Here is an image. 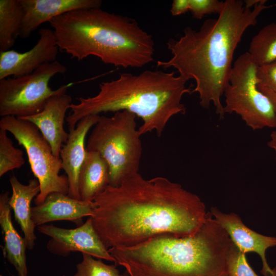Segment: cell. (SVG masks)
<instances>
[{"instance_id": "7c38bea8", "label": "cell", "mask_w": 276, "mask_h": 276, "mask_svg": "<svg viewBox=\"0 0 276 276\" xmlns=\"http://www.w3.org/2000/svg\"><path fill=\"white\" fill-rule=\"evenodd\" d=\"M210 212L240 251L245 254L254 252L259 255L263 265L261 273L264 276H276V269L269 267L266 258L267 248L276 246V237L266 236L251 230L234 213H223L214 207L211 208Z\"/></svg>"}, {"instance_id": "9a60e30c", "label": "cell", "mask_w": 276, "mask_h": 276, "mask_svg": "<svg viewBox=\"0 0 276 276\" xmlns=\"http://www.w3.org/2000/svg\"><path fill=\"white\" fill-rule=\"evenodd\" d=\"M99 114H91L80 120L74 129H69V136L60 150V158L62 169L65 171L69 183L68 195L80 200L78 190V178L87 150L85 145L86 135L97 123Z\"/></svg>"}, {"instance_id": "f1b7e54d", "label": "cell", "mask_w": 276, "mask_h": 276, "mask_svg": "<svg viewBox=\"0 0 276 276\" xmlns=\"http://www.w3.org/2000/svg\"><path fill=\"white\" fill-rule=\"evenodd\" d=\"M268 146L276 152V131H273L270 134V140L268 142Z\"/></svg>"}, {"instance_id": "277c9868", "label": "cell", "mask_w": 276, "mask_h": 276, "mask_svg": "<svg viewBox=\"0 0 276 276\" xmlns=\"http://www.w3.org/2000/svg\"><path fill=\"white\" fill-rule=\"evenodd\" d=\"M187 81L174 72L161 70L120 74L116 79L101 82L96 95L80 97L78 103L71 104L66 118L69 129L89 115L127 110L142 120L138 128L141 135L155 131L160 136L173 116L186 112L181 99L192 93L193 86L187 87Z\"/></svg>"}, {"instance_id": "30bf717a", "label": "cell", "mask_w": 276, "mask_h": 276, "mask_svg": "<svg viewBox=\"0 0 276 276\" xmlns=\"http://www.w3.org/2000/svg\"><path fill=\"white\" fill-rule=\"evenodd\" d=\"M37 231L50 237L47 248L53 254L66 257L71 252L80 251L94 258L115 262V259L109 254L96 231L91 217L75 228L43 224L38 226Z\"/></svg>"}, {"instance_id": "ba28073f", "label": "cell", "mask_w": 276, "mask_h": 276, "mask_svg": "<svg viewBox=\"0 0 276 276\" xmlns=\"http://www.w3.org/2000/svg\"><path fill=\"white\" fill-rule=\"evenodd\" d=\"M0 128L10 132L25 149L31 171L40 185L34 199L36 205L43 202L53 193L68 195L69 183L62 169L60 158L53 153L51 147L38 128L31 122L14 116L1 117Z\"/></svg>"}, {"instance_id": "2e32d148", "label": "cell", "mask_w": 276, "mask_h": 276, "mask_svg": "<svg viewBox=\"0 0 276 276\" xmlns=\"http://www.w3.org/2000/svg\"><path fill=\"white\" fill-rule=\"evenodd\" d=\"M93 201L74 199L60 193L49 194L41 204L31 208L32 220L35 226L54 221L66 220L77 225L83 224L82 218L93 215Z\"/></svg>"}, {"instance_id": "cb8c5ba5", "label": "cell", "mask_w": 276, "mask_h": 276, "mask_svg": "<svg viewBox=\"0 0 276 276\" xmlns=\"http://www.w3.org/2000/svg\"><path fill=\"white\" fill-rule=\"evenodd\" d=\"M189 11L193 18L198 19L206 15H219L224 6V2L218 0H189Z\"/></svg>"}, {"instance_id": "7a4b0ae2", "label": "cell", "mask_w": 276, "mask_h": 276, "mask_svg": "<svg viewBox=\"0 0 276 276\" xmlns=\"http://www.w3.org/2000/svg\"><path fill=\"white\" fill-rule=\"evenodd\" d=\"M261 0L247 9L241 0H226L217 18L205 20L199 30L187 27L178 39L170 38L167 48L172 57L159 60L157 66L173 67L179 75L194 80L193 93L199 95L200 104L209 108L213 103L220 119L225 116L221 98L233 68L235 51L246 29L255 26L261 12L272 6Z\"/></svg>"}, {"instance_id": "44dd1931", "label": "cell", "mask_w": 276, "mask_h": 276, "mask_svg": "<svg viewBox=\"0 0 276 276\" xmlns=\"http://www.w3.org/2000/svg\"><path fill=\"white\" fill-rule=\"evenodd\" d=\"M247 52L258 66L276 61V22L264 26L253 37Z\"/></svg>"}, {"instance_id": "5bb4252c", "label": "cell", "mask_w": 276, "mask_h": 276, "mask_svg": "<svg viewBox=\"0 0 276 276\" xmlns=\"http://www.w3.org/2000/svg\"><path fill=\"white\" fill-rule=\"evenodd\" d=\"M24 12L19 37H29L41 24L78 9L100 8V0H19Z\"/></svg>"}, {"instance_id": "83f0119b", "label": "cell", "mask_w": 276, "mask_h": 276, "mask_svg": "<svg viewBox=\"0 0 276 276\" xmlns=\"http://www.w3.org/2000/svg\"><path fill=\"white\" fill-rule=\"evenodd\" d=\"M258 88L270 99L272 103L276 114V93L264 87L258 85Z\"/></svg>"}, {"instance_id": "8992f818", "label": "cell", "mask_w": 276, "mask_h": 276, "mask_svg": "<svg viewBox=\"0 0 276 276\" xmlns=\"http://www.w3.org/2000/svg\"><path fill=\"white\" fill-rule=\"evenodd\" d=\"M136 118L127 110L100 116L88 136L86 150L98 152L107 162L111 186L139 173L143 147Z\"/></svg>"}, {"instance_id": "9c48e42d", "label": "cell", "mask_w": 276, "mask_h": 276, "mask_svg": "<svg viewBox=\"0 0 276 276\" xmlns=\"http://www.w3.org/2000/svg\"><path fill=\"white\" fill-rule=\"evenodd\" d=\"M66 71V66L56 61L43 64L30 74L0 80V116L21 118L40 112L52 96L66 93L74 84L63 85L55 90L49 86L52 77Z\"/></svg>"}, {"instance_id": "d6986e66", "label": "cell", "mask_w": 276, "mask_h": 276, "mask_svg": "<svg viewBox=\"0 0 276 276\" xmlns=\"http://www.w3.org/2000/svg\"><path fill=\"white\" fill-rule=\"evenodd\" d=\"M109 183V169L107 162L98 152L87 151L78 178L80 200L93 201Z\"/></svg>"}, {"instance_id": "ac0fdd59", "label": "cell", "mask_w": 276, "mask_h": 276, "mask_svg": "<svg viewBox=\"0 0 276 276\" xmlns=\"http://www.w3.org/2000/svg\"><path fill=\"white\" fill-rule=\"evenodd\" d=\"M9 195L8 191L0 195V225L4 241L3 252L14 266L18 276H27L26 243L24 237L20 236L13 226Z\"/></svg>"}, {"instance_id": "ffe728a7", "label": "cell", "mask_w": 276, "mask_h": 276, "mask_svg": "<svg viewBox=\"0 0 276 276\" xmlns=\"http://www.w3.org/2000/svg\"><path fill=\"white\" fill-rule=\"evenodd\" d=\"M24 12L19 0L0 1V52L10 50L19 37Z\"/></svg>"}, {"instance_id": "4fadbf2b", "label": "cell", "mask_w": 276, "mask_h": 276, "mask_svg": "<svg viewBox=\"0 0 276 276\" xmlns=\"http://www.w3.org/2000/svg\"><path fill=\"white\" fill-rule=\"evenodd\" d=\"M72 101L70 95L60 93L52 96L39 113L19 118L31 122L38 128L50 144L53 154L58 158H60L62 145L69 136V133L64 128V123Z\"/></svg>"}, {"instance_id": "8fae6325", "label": "cell", "mask_w": 276, "mask_h": 276, "mask_svg": "<svg viewBox=\"0 0 276 276\" xmlns=\"http://www.w3.org/2000/svg\"><path fill=\"white\" fill-rule=\"evenodd\" d=\"M39 34L37 42L29 51L0 52V80L28 75L43 64L57 61L60 50L53 30L41 28Z\"/></svg>"}, {"instance_id": "4316f807", "label": "cell", "mask_w": 276, "mask_h": 276, "mask_svg": "<svg viewBox=\"0 0 276 276\" xmlns=\"http://www.w3.org/2000/svg\"><path fill=\"white\" fill-rule=\"evenodd\" d=\"M190 10L189 0H174L170 12L172 16H179Z\"/></svg>"}, {"instance_id": "603a6c76", "label": "cell", "mask_w": 276, "mask_h": 276, "mask_svg": "<svg viewBox=\"0 0 276 276\" xmlns=\"http://www.w3.org/2000/svg\"><path fill=\"white\" fill-rule=\"evenodd\" d=\"M82 255V260L77 265L73 276H121L115 264L108 265L88 254Z\"/></svg>"}, {"instance_id": "5b68a950", "label": "cell", "mask_w": 276, "mask_h": 276, "mask_svg": "<svg viewBox=\"0 0 276 276\" xmlns=\"http://www.w3.org/2000/svg\"><path fill=\"white\" fill-rule=\"evenodd\" d=\"M49 22L60 51L78 61L94 56L125 68L154 61L152 35L128 17L92 8L73 10Z\"/></svg>"}, {"instance_id": "484cf974", "label": "cell", "mask_w": 276, "mask_h": 276, "mask_svg": "<svg viewBox=\"0 0 276 276\" xmlns=\"http://www.w3.org/2000/svg\"><path fill=\"white\" fill-rule=\"evenodd\" d=\"M257 76L258 86L266 87L276 93V61L258 66Z\"/></svg>"}, {"instance_id": "e0dca14e", "label": "cell", "mask_w": 276, "mask_h": 276, "mask_svg": "<svg viewBox=\"0 0 276 276\" xmlns=\"http://www.w3.org/2000/svg\"><path fill=\"white\" fill-rule=\"evenodd\" d=\"M9 181L12 193L9 203L13 210L15 219L24 233L27 248L32 250L35 246L36 237V226L31 218V203L40 192L39 183L36 178H33L30 179L27 185H24L14 175L10 177Z\"/></svg>"}, {"instance_id": "d4e9b609", "label": "cell", "mask_w": 276, "mask_h": 276, "mask_svg": "<svg viewBox=\"0 0 276 276\" xmlns=\"http://www.w3.org/2000/svg\"><path fill=\"white\" fill-rule=\"evenodd\" d=\"M228 270L230 276H259L248 263L245 254L238 248L229 257Z\"/></svg>"}, {"instance_id": "52a82bcc", "label": "cell", "mask_w": 276, "mask_h": 276, "mask_svg": "<svg viewBox=\"0 0 276 276\" xmlns=\"http://www.w3.org/2000/svg\"><path fill=\"white\" fill-rule=\"evenodd\" d=\"M257 67L247 52L235 61L223 94L224 112L236 113L254 130L276 128L272 103L258 88Z\"/></svg>"}, {"instance_id": "7402d4cb", "label": "cell", "mask_w": 276, "mask_h": 276, "mask_svg": "<svg viewBox=\"0 0 276 276\" xmlns=\"http://www.w3.org/2000/svg\"><path fill=\"white\" fill-rule=\"evenodd\" d=\"M25 163L23 151L13 146L7 131L0 128V177Z\"/></svg>"}, {"instance_id": "6da1fadb", "label": "cell", "mask_w": 276, "mask_h": 276, "mask_svg": "<svg viewBox=\"0 0 276 276\" xmlns=\"http://www.w3.org/2000/svg\"><path fill=\"white\" fill-rule=\"evenodd\" d=\"M94 228L107 249L131 247L155 236L195 235L205 222V205L179 183L139 173L109 185L93 200Z\"/></svg>"}, {"instance_id": "3957f363", "label": "cell", "mask_w": 276, "mask_h": 276, "mask_svg": "<svg viewBox=\"0 0 276 276\" xmlns=\"http://www.w3.org/2000/svg\"><path fill=\"white\" fill-rule=\"evenodd\" d=\"M237 247L210 212L194 235L162 234L131 247L108 249L121 276H230L228 262Z\"/></svg>"}]
</instances>
